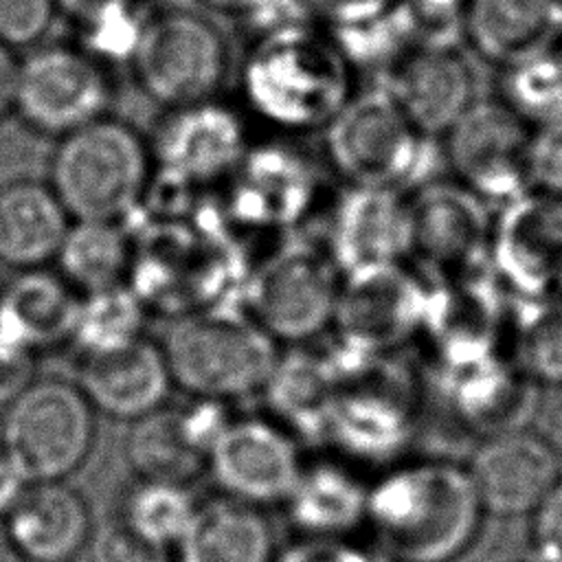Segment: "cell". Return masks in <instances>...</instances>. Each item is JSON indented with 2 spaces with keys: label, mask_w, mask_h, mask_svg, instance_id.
Listing matches in <instances>:
<instances>
[{
  "label": "cell",
  "mask_w": 562,
  "mask_h": 562,
  "mask_svg": "<svg viewBox=\"0 0 562 562\" xmlns=\"http://www.w3.org/2000/svg\"><path fill=\"white\" fill-rule=\"evenodd\" d=\"M132 228L127 283L151 312L178 318L244 301L248 268L217 202L178 215H143Z\"/></svg>",
  "instance_id": "obj_1"
},
{
  "label": "cell",
  "mask_w": 562,
  "mask_h": 562,
  "mask_svg": "<svg viewBox=\"0 0 562 562\" xmlns=\"http://www.w3.org/2000/svg\"><path fill=\"white\" fill-rule=\"evenodd\" d=\"M241 112L285 136L325 130L356 92V68L314 22L255 33L237 75Z\"/></svg>",
  "instance_id": "obj_2"
},
{
  "label": "cell",
  "mask_w": 562,
  "mask_h": 562,
  "mask_svg": "<svg viewBox=\"0 0 562 562\" xmlns=\"http://www.w3.org/2000/svg\"><path fill=\"white\" fill-rule=\"evenodd\" d=\"M485 516L465 463L402 459L369 483L364 527L391 562H454Z\"/></svg>",
  "instance_id": "obj_3"
},
{
  "label": "cell",
  "mask_w": 562,
  "mask_h": 562,
  "mask_svg": "<svg viewBox=\"0 0 562 562\" xmlns=\"http://www.w3.org/2000/svg\"><path fill=\"white\" fill-rule=\"evenodd\" d=\"M338 389L323 443L351 465L389 468L406 459L417 430L422 389L397 353L362 356L331 342Z\"/></svg>",
  "instance_id": "obj_4"
},
{
  "label": "cell",
  "mask_w": 562,
  "mask_h": 562,
  "mask_svg": "<svg viewBox=\"0 0 562 562\" xmlns=\"http://www.w3.org/2000/svg\"><path fill=\"white\" fill-rule=\"evenodd\" d=\"M151 178L149 140L108 114L57 138L46 182L70 220L125 222L140 209Z\"/></svg>",
  "instance_id": "obj_5"
},
{
  "label": "cell",
  "mask_w": 562,
  "mask_h": 562,
  "mask_svg": "<svg viewBox=\"0 0 562 562\" xmlns=\"http://www.w3.org/2000/svg\"><path fill=\"white\" fill-rule=\"evenodd\" d=\"M277 345L235 307L169 318L160 340L173 386L226 404L263 391L281 356Z\"/></svg>",
  "instance_id": "obj_6"
},
{
  "label": "cell",
  "mask_w": 562,
  "mask_h": 562,
  "mask_svg": "<svg viewBox=\"0 0 562 562\" xmlns=\"http://www.w3.org/2000/svg\"><path fill=\"white\" fill-rule=\"evenodd\" d=\"M327 167L347 187L413 191L430 180L437 149L380 88L353 92L323 130Z\"/></svg>",
  "instance_id": "obj_7"
},
{
  "label": "cell",
  "mask_w": 562,
  "mask_h": 562,
  "mask_svg": "<svg viewBox=\"0 0 562 562\" xmlns=\"http://www.w3.org/2000/svg\"><path fill=\"white\" fill-rule=\"evenodd\" d=\"M97 411L77 382L33 378L2 406L0 450L29 483L66 481L88 461Z\"/></svg>",
  "instance_id": "obj_8"
},
{
  "label": "cell",
  "mask_w": 562,
  "mask_h": 562,
  "mask_svg": "<svg viewBox=\"0 0 562 562\" xmlns=\"http://www.w3.org/2000/svg\"><path fill=\"white\" fill-rule=\"evenodd\" d=\"M340 277L325 246L281 241L248 272L244 312L274 342L307 345L331 327Z\"/></svg>",
  "instance_id": "obj_9"
},
{
  "label": "cell",
  "mask_w": 562,
  "mask_h": 562,
  "mask_svg": "<svg viewBox=\"0 0 562 562\" xmlns=\"http://www.w3.org/2000/svg\"><path fill=\"white\" fill-rule=\"evenodd\" d=\"M127 64L138 90L171 110L217 97L228 75V46L202 13L167 7L147 13Z\"/></svg>",
  "instance_id": "obj_10"
},
{
  "label": "cell",
  "mask_w": 562,
  "mask_h": 562,
  "mask_svg": "<svg viewBox=\"0 0 562 562\" xmlns=\"http://www.w3.org/2000/svg\"><path fill=\"white\" fill-rule=\"evenodd\" d=\"M110 66L77 42L35 44L18 59L13 114L31 132L61 138L110 114Z\"/></svg>",
  "instance_id": "obj_11"
},
{
  "label": "cell",
  "mask_w": 562,
  "mask_h": 562,
  "mask_svg": "<svg viewBox=\"0 0 562 562\" xmlns=\"http://www.w3.org/2000/svg\"><path fill=\"white\" fill-rule=\"evenodd\" d=\"M217 193V209L235 235H288L314 211L321 176L290 143H252Z\"/></svg>",
  "instance_id": "obj_12"
},
{
  "label": "cell",
  "mask_w": 562,
  "mask_h": 562,
  "mask_svg": "<svg viewBox=\"0 0 562 562\" xmlns=\"http://www.w3.org/2000/svg\"><path fill=\"white\" fill-rule=\"evenodd\" d=\"M428 288L408 261L345 272L329 327L334 345L362 356L397 353L419 338Z\"/></svg>",
  "instance_id": "obj_13"
},
{
  "label": "cell",
  "mask_w": 562,
  "mask_h": 562,
  "mask_svg": "<svg viewBox=\"0 0 562 562\" xmlns=\"http://www.w3.org/2000/svg\"><path fill=\"white\" fill-rule=\"evenodd\" d=\"M408 263L428 281L490 268L494 213L457 180L430 178L408 191Z\"/></svg>",
  "instance_id": "obj_14"
},
{
  "label": "cell",
  "mask_w": 562,
  "mask_h": 562,
  "mask_svg": "<svg viewBox=\"0 0 562 562\" xmlns=\"http://www.w3.org/2000/svg\"><path fill=\"white\" fill-rule=\"evenodd\" d=\"M419 342L432 371L507 353L512 294L492 270L428 281Z\"/></svg>",
  "instance_id": "obj_15"
},
{
  "label": "cell",
  "mask_w": 562,
  "mask_h": 562,
  "mask_svg": "<svg viewBox=\"0 0 562 562\" xmlns=\"http://www.w3.org/2000/svg\"><path fill=\"white\" fill-rule=\"evenodd\" d=\"M250 145L248 116L217 97L165 110L149 138L154 173L200 191L220 187Z\"/></svg>",
  "instance_id": "obj_16"
},
{
  "label": "cell",
  "mask_w": 562,
  "mask_h": 562,
  "mask_svg": "<svg viewBox=\"0 0 562 562\" xmlns=\"http://www.w3.org/2000/svg\"><path fill=\"white\" fill-rule=\"evenodd\" d=\"M531 127L503 101L476 99L441 136L450 178L487 204L529 191L527 149Z\"/></svg>",
  "instance_id": "obj_17"
},
{
  "label": "cell",
  "mask_w": 562,
  "mask_h": 562,
  "mask_svg": "<svg viewBox=\"0 0 562 562\" xmlns=\"http://www.w3.org/2000/svg\"><path fill=\"white\" fill-rule=\"evenodd\" d=\"M490 270L514 299L562 301V198L525 191L501 204Z\"/></svg>",
  "instance_id": "obj_18"
},
{
  "label": "cell",
  "mask_w": 562,
  "mask_h": 562,
  "mask_svg": "<svg viewBox=\"0 0 562 562\" xmlns=\"http://www.w3.org/2000/svg\"><path fill=\"white\" fill-rule=\"evenodd\" d=\"M301 468L296 437L272 417H233L206 457L222 494L261 509L283 505Z\"/></svg>",
  "instance_id": "obj_19"
},
{
  "label": "cell",
  "mask_w": 562,
  "mask_h": 562,
  "mask_svg": "<svg viewBox=\"0 0 562 562\" xmlns=\"http://www.w3.org/2000/svg\"><path fill=\"white\" fill-rule=\"evenodd\" d=\"M487 516H529L560 481L551 441L527 428L483 437L465 463Z\"/></svg>",
  "instance_id": "obj_20"
},
{
  "label": "cell",
  "mask_w": 562,
  "mask_h": 562,
  "mask_svg": "<svg viewBox=\"0 0 562 562\" xmlns=\"http://www.w3.org/2000/svg\"><path fill=\"white\" fill-rule=\"evenodd\" d=\"M378 86L426 136H443L476 101L474 75L457 48L411 46L380 72Z\"/></svg>",
  "instance_id": "obj_21"
},
{
  "label": "cell",
  "mask_w": 562,
  "mask_h": 562,
  "mask_svg": "<svg viewBox=\"0 0 562 562\" xmlns=\"http://www.w3.org/2000/svg\"><path fill=\"white\" fill-rule=\"evenodd\" d=\"M432 375L450 415L481 439L522 430L538 411L540 386L507 353L432 371Z\"/></svg>",
  "instance_id": "obj_22"
},
{
  "label": "cell",
  "mask_w": 562,
  "mask_h": 562,
  "mask_svg": "<svg viewBox=\"0 0 562 562\" xmlns=\"http://www.w3.org/2000/svg\"><path fill=\"white\" fill-rule=\"evenodd\" d=\"M325 248L340 274L408 261V193L375 187H347L338 198Z\"/></svg>",
  "instance_id": "obj_23"
},
{
  "label": "cell",
  "mask_w": 562,
  "mask_h": 562,
  "mask_svg": "<svg viewBox=\"0 0 562 562\" xmlns=\"http://www.w3.org/2000/svg\"><path fill=\"white\" fill-rule=\"evenodd\" d=\"M75 382L97 413L123 422L165 406L173 386L160 342L145 336L114 351L79 356Z\"/></svg>",
  "instance_id": "obj_24"
},
{
  "label": "cell",
  "mask_w": 562,
  "mask_h": 562,
  "mask_svg": "<svg viewBox=\"0 0 562 562\" xmlns=\"http://www.w3.org/2000/svg\"><path fill=\"white\" fill-rule=\"evenodd\" d=\"M0 522L24 562H72L92 538L88 501L66 481L31 483Z\"/></svg>",
  "instance_id": "obj_25"
},
{
  "label": "cell",
  "mask_w": 562,
  "mask_h": 562,
  "mask_svg": "<svg viewBox=\"0 0 562 562\" xmlns=\"http://www.w3.org/2000/svg\"><path fill=\"white\" fill-rule=\"evenodd\" d=\"M81 294L57 270L11 272L0 285V345L35 356L72 340Z\"/></svg>",
  "instance_id": "obj_26"
},
{
  "label": "cell",
  "mask_w": 562,
  "mask_h": 562,
  "mask_svg": "<svg viewBox=\"0 0 562 562\" xmlns=\"http://www.w3.org/2000/svg\"><path fill=\"white\" fill-rule=\"evenodd\" d=\"M465 42L498 68L551 53L562 42V0H468Z\"/></svg>",
  "instance_id": "obj_27"
},
{
  "label": "cell",
  "mask_w": 562,
  "mask_h": 562,
  "mask_svg": "<svg viewBox=\"0 0 562 562\" xmlns=\"http://www.w3.org/2000/svg\"><path fill=\"white\" fill-rule=\"evenodd\" d=\"M369 483L345 459L303 461L283 509L301 538H351L367 520Z\"/></svg>",
  "instance_id": "obj_28"
},
{
  "label": "cell",
  "mask_w": 562,
  "mask_h": 562,
  "mask_svg": "<svg viewBox=\"0 0 562 562\" xmlns=\"http://www.w3.org/2000/svg\"><path fill=\"white\" fill-rule=\"evenodd\" d=\"M70 222L48 182H0V266L11 272L46 268L55 261Z\"/></svg>",
  "instance_id": "obj_29"
},
{
  "label": "cell",
  "mask_w": 562,
  "mask_h": 562,
  "mask_svg": "<svg viewBox=\"0 0 562 562\" xmlns=\"http://www.w3.org/2000/svg\"><path fill=\"white\" fill-rule=\"evenodd\" d=\"M173 562H274V531L261 507L226 494L198 501Z\"/></svg>",
  "instance_id": "obj_30"
},
{
  "label": "cell",
  "mask_w": 562,
  "mask_h": 562,
  "mask_svg": "<svg viewBox=\"0 0 562 562\" xmlns=\"http://www.w3.org/2000/svg\"><path fill=\"white\" fill-rule=\"evenodd\" d=\"M336 389L338 367L331 349L301 345L279 356L261 393L274 422L294 437L323 441Z\"/></svg>",
  "instance_id": "obj_31"
},
{
  "label": "cell",
  "mask_w": 562,
  "mask_h": 562,
  "mask_svg": "<svg viewBox=\"0 0 562 562\" xmlns=\"http://www.w3.org/2000/svg\"><path fill=\"white\" fill-rule=\"evenodd\" d=\"M134 237L125 222L72 220L57 250L61 279L81 296L127 283Z\"/></svg>",
  "instance_id": "obj_32"
},
{
  "label": "cell",
  "mask_w": 562,
  "mask_h": 562,
  "mask_svg": "<svg viewBox=\"0 0 562 562\" xmlns=\"http://www.w3.org/2000/svg\"><path fill=\"white\" fill-rule=\"evenodd\" d=\"M125 457L138 479L189 485L206 470V454L189 439L180 406L134 419L125 437Z\"/></svg>",
  "instance_id": "obj_33"
},
{
  "label": "cell",
  "mask_w": 562,
  "mask_h": 562,
  "mask_svg": "<svg viewBox=\"0 0 562 562\" xmlns=\"http://www.w3.org/2000/svg\"><path fill=\"white\" fill-rule=\"evenodd\" d=\"M505 351L540 389H562V301L512 296Z\"/></svg>",
  "instance_id": "obj_34"
},
{
  "label": "cell",
  "mask_w": 562,
  "mask_h": 562,
  "mask_svg": "<svg viewBox=\"0 0 562 562\" xmlns=\"http://www.w3.org/2000/svg\"><path fill=\"white\" fill-rule=\"evenodd\" d=\"M77 31V44L103 64L130 61L147 13L140 0H55Z\"/></svg>",
  "instance_id": "obj_35"
},
{
  "label": "cell",
  "mask_w": 562,
  "mask_h": 562,
  "mask_svg": "<svg viewBox=\"0 0 562 562\" xmlns=\"http://www.w3.org/2000/svg\"><path fill=\"white\" fill-rule=\"evenodd\" d=\"M195 507L198 501L187 485L138 479L123 498L119 522L145 542L169 551L187 531Z\"/></svg>",
  "instance_id": "obj_36"
},
{
  "label": "cell",
  "mask_w": 562,
  "mask_h": 562,
  "mask_svg": "<svg viewBox=\"0 0 562 562\" xmlns=\"http://www.w3.org/2000/svg\"><path fill=\"white\" fill-rule=\"evenodd\" d=\"M147 316L149 310L130 283L86 294L70 342L77 345L79 356L121 349L143 338Z\"/></svg>",
  "instance_id": "obj_37"
},
{
  "label": "cell",
  "mask_w": 562,
  "mask_h": 562,
  "mask_svg": "<svg viewBox=\"0 0 562 562\" xmlns=\"http://www.w3.org/2000/svg\"><path fill=\"white\" fill-rule=\"evenodd\" d=\"M496 99L531 130L562 121V55L558 48L501 68Z\"/></svg>",
  "instance_id": "obj_38"
},
{
  "label": "cell",
  "mask_w": 562,
  "mask_h": 562,
  "mask_svg": "<svg viewBox=\"0 0 562 562\" xmlns=\"http://www.w3.org/2000/svg\"><path fill=\"white\" fill-rule=\"evenodd\" d=\"M413 46L457 48L465 42L468 0H400Z\"/></svg>",
  "instance_id": "obj_39"
},
{
  "label": "cell",
  "mask_w": 562,
  "mask_h": 562,
  "mask_svg": "<svg viewBox=\"0 0 562 562\" xmlns=\"http://www.w3.org/2000/svg\"><path fill=\"white\" fill-rule=\"evenodd\" d=\"M55 15V0H0V44L11 50L35 46Z\"/></svg>",
  "instance_id": "obj_40"
},
{
  "label": "cell",
  "mask_w": 562,
  "mask_h": 562,
  "mask_svg": "<svg viewBox=\"0 0 562 562\" xmlns=\"http://www.w3.org/2000/svg\"><path fill=\"white\" fill-rule=\"evenodd\" d=\"M527 182L529 191L562 198V121L531 130Z\"/></svg>",
  "instance_id": "obj_41"
},
{
  "label": "cell",
  "mask_w": 562,
  "mask_h": 562,
  "mask_svg": "<svg viewBox=\"0 0 562 562\" xmlns=\"http://www.w3.org/2000/svg\"><path fill=\"white\" fill-rule=\"evenodd\" d=\"M303 15L327 29L342 31L391 13L400 0H296Z\"/></svg>",
  "instance_id": "obj_42"
},
{
  "label": "cell",
  "mask_w": 562,
  "mask_h": 562,
  "mask_svg": "<svg viewBox=\"0 0 562 562\" xmlns=\"http://www.w3.org/2000/svg\"><path fill=\"white\" fill-rule=\"evenodd\" d=\"M274 562H391L382 551L351 538H299L277 551Z\"/></svg>",
  "instance_id": "obj_43"
},
{
  "label": "cell",
  "mask_w": 562,
  "mask_h": 562,
  "mask_svg": "<svg viewBox=\"0 0 562 562\" xmlns=\"http://www.w3.org/2000/svg\"><path fill=\"white\" fill-rule=\"evenodd\" d=\"M527 518L531 560L562 562V476Z\"/></svg>",
  "instance_id": "obj_44"
},
{
  "label": "cell",
  "mask_w": 562,
  "mask_h": 562,
  "mask_svg": "<svg viewBox=\"0 0 562 562\" xmlns=\"http://www.w3.org/2000/svg\"><path fill=\"white\" fill-rule=\"evenodd\" d=\"M88 547L90 562H173L167 549L145 542L121 522L92 533Z\"/></svg>",
  "instance_id": "obj_45"
},
{
  "label": "cell",
  "mask_w": 562,
  "mask_h": 562,
  "mask_svg": "<svg viewBox=\"0 0 562 562\" xmlns=\"http://www.w3.org/2000/svg\"><path fill=\"white\" fill-rule=\"evenodd\" d=\"M35 373V356L13 351L0 345V404L15 397Z\"/></svg>",
  "instance_id": "obj_46"
},
{
  "label": "cell",
  "mask_w": 562,
  "mask_h": 562,
  "mask_svg": "<svg viewBox=\"0 0 562 562\" xmlns=\"http://www.w3.org/2000/svg\"><path fill=\"white\" fill-rule=\"evenodd\" d=\"M29 485L31 483L22 476V472L0 450V520L18 505Z\"/></svg>",
  "instance_id": "obj_47"
},
{
  "label": "cell",
  "mask_w": 562,
  "mask_h": 562,
  "mask_svg": "<svg viewBox=\"0 0 562 562\" xmlns=\"http://www.w3.org/2000/svg\"><path fill=\"white\" fill-rule=\"evenodd\" d=\"M18 59L13 50L0 44V123L13 114V83H15Z\"/></svg>",
  "instance_id": "obj_48"
},
{
  "label": "cell",
  "mask_w": 562,
  "mask_h": 562,
  "mask_svg": "<svg viewBox=\"0 0 562 562\" xmlns=\"http://www.w3.org/2000/svg\"><path fill=\"white\" fill-rule=\"evenodd\" d=\"M202 4L224 11V13H233L239 15L244 20H248L250 15H255L261 7H266L270 0H200Z\"/></svg>",
  "instance_id": "obj_49"
},
{
  "label": "cell",
  "mask_w": 562,
  "mask_h": 562,
  "mask_svg": "<svg viewBox=\"0 0 562 562\" xmlns=\"http://www.w3.org/2000/svg\"><path fill=\"white\" fill-rule=\"evenodd\" d=\"M0 562H24V560L13 551V547L7 542V538L2 536V531H0Z\"/></svg>",
  "instance_id": "obj_50"
},
{
  "label": "cell",
  "mask_w": 562,
  "mask_h": 562,
  "mask_svg": "<svg viewBox=\"0 0 562 562\" xmlns=\"http://www.w3.org/2000/svg\"><path fill=\"white\" fill-rule=\"evenodd\" d=\"M558 53H560V55H562V42H560V46H558Z\"/></svg>",
  "instance_id": "obj_51"
}]
</instances>
